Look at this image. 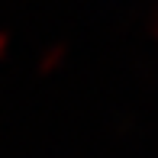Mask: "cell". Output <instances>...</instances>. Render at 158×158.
<instances>
[{
	"instance_id": "obj_1",
	"label": "cell",
	"mask_w": 158,
	"mask_h": 158,
	"mask_svg": "<svg viewBox=\"0 0 158 158\" xmlns=\"http://www.w3.org/2000/svg\"><path fill=\"white\" fill-rule=\"evenodd\" d=\"M64 52H68V45H64V42H58V45H52V48H48V52H45V58L39 61V71H52L55 64H61Z\"/></svg>"
},
{
	"instance_id": "obj_2",
	"label": "cell",
	"mask_w": 158,
	"mask_h": 158,
	"mask_svg": "<svg viewBox=\"0 0 158 158\" xmlns=\"http://www.w3.org/2000/svg\"><path fill=\"white\" fill-rule=\"evenodd\" d=\"M6 42H10V35H6V32H0V55L6 52Z\"/></svg>"
}]
</instances>
